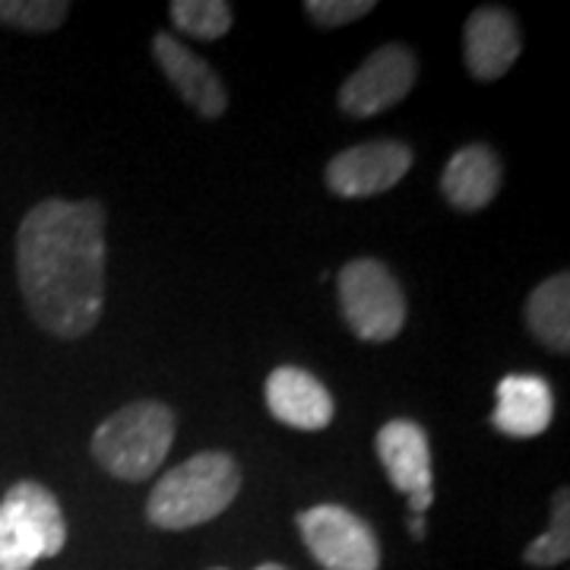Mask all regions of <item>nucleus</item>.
<instances>
[{"label": "nucleus", "instance_id": "nucleus-1", "mask_svg": "<svg viewBox=\"0 0 570 570\" xmlns=\"http://www.w3.org/2000/svg\"><path fill=\"white\" fill-rule=\"evenodd\" d=\"M17 273L32 321L80 340L105 307V209L99 200H45L17 232Z\"/></svg>", "mask_w": 570, "mask_h": 570}, {"label": "nucleus", "instance_id": "nucleus-21", "mask_svg": "<svg viewBox=\"0 0 570 570\" xmlns=\"http://www.w3.org/2000/svg\"><path fill=\"white\" fill-rule=\"evenodd\" d=\"M406 501H409V508H412V513H415V517H422V513L434 504V485H431V489L412 491V494H406Z\"/></svg>", "mask_w": 570, "mask_h": 570}, {"label": "nucleus", "instance_id": "nucleus-14", "mask_svg": "<svg viewBox=\"0 0 570 570\" xmlns=\"http://www.w3.org/2000/svg\"><path fill=\"white\" fill-rule=\"evenodd\" d=\"M0 504L13 510L22 523L32 530L45 558L61 554V549L67 546V520H63L58 498L45 485H39V482H17L13 489L7 491V498Z\"/></svg>", "mask_w": 570, "mask_h": 570}, {"label": "nucleus", "instance_id": "nucleus-12", "mask_svg": "<svg viewBox=\"0 0 570 570\" xmlns=\"http://www.w3.org/2000/svg\"><path fill=\"white\" fill-rule=\"evenodd\" d=\"M377 456L387 469L390 485L403 494L434 485L428 431L412 419H393L377 431Z\"/></svg>", "mask_w": 570, "mask_h": 570}, {"label": "nucleus", "instance_id": "nucleus-9", "mask_svg": "<svg viewBox=\"0 0 570 570\" xmlns=\"http://www.w3.org/2000/svg\"><path fill=\"white\" fill-rule=\"evenodd\" d=\"M266 406L273 419L298 431H321L333 422L336 403L330 390L305 367L283 365L266 377Z\"/></svg>", "mask_w": 570, "mask_h": 570}, {"label": "nucleus", "instance_id": "nucleus-22", "mask_svg": "<svg viewBox=\"0 0 570 570\" xmlns=\"http://www.w3.org/2000/svg\"><path fill=\"white\" fill-rule=\"evenodd\" d=\"M409 532L422 542V539H425V520H422V517H412V520H409Z\"/></svg>", "mask_w": 570, "mask_h": 570}, {"label": "nucleus", "instance_id": "nucleus-7", "mask_svg": "<svg viewBox=\"0 0 570 570\" xmlns=\"http://www.w3.org/2000/svg\"><path fill=\"white\" fill-rule=\"evenodd\" d=\"M412 168V149L400 140H374L343 149L326 165V187L336 197H377L403 181Z\"/></svg>", "mask_w": 570, "mask_h": 570}, {"label": "nucleus", "instance_id": "nucleus-19", "mask_svg": "<svg viewBox=\"0 0 570 570\" xmlns=\"http://www.w3.org/2000/svg\"><path fill=\"white\" fill-rule=\"evenodd\" d=\"M70 13L63 0H0V22L26 32H51Z\"/></svg>", "mask_w": 570, "mask_h": 570}, {"label": "nucleus", "instance_id": "nucleus-24", "mask_svg": "<svg viewBox=\"0 0 570 570\" xmlns=\"http://www.w3.org/2000/svg\"><path fill=\"white\" fill-rule=\"evenodd\" d=\"M216 570H225V568H216Z\"/></svg>", "mask_w": 570, "mask_h": 570}, {"label": "nucleus", "instance_id": "nucleus-5", "mask_svg": "<svg viewBox=\"0 0 570 570\" xmlns=\"http://www.w3.org/2000/svg\"><path fill=\"white\" fill-rule=\"evenodd\" d=\"M298 532L314 561L326 570H381V542L358 513L317 504L298 513Z\"/></svg>", "mask_w": 570, "mask_h": 570}, {"label": "nucleus", "instance_id": "nucleus-11", "mask_svg": "<svg viewBox=\"0 0 570 570\" xmlns=\"http://www.w3.org/2000/svg\"><path fill=\"white\" fill-rule=\"evenodd\" d=\"M554 393L539 374H508L498 384V406L491 412V425L508 438H535L551 425Z\"/></svg>", "mask_w": 570, "mask_h": 570}, {"label": "nucleus", "instance_id": "nucleus-6", "mask_svg": "<svg viewBox=\"0 0 570 570\" xmlns=\"http://www.w3.org/2000/svg\"><path fill=\"white\" fill-rule=\"evenodd\" d=\"M419 61L406 45L390 41L377 48L340 89V108L352 118H374L400 105L412 92Z\"/></svg>", "mask_w": 570, "mask_h": 570}, {"label": "nucleus", "instance_id": "nucleus-8", "mask_svg": "<svg viewBox=\"0 0 570 570\" xmlns=\"http://www.w3.org/2000/svg\"><path fill=\"white\" fill-rule=\"evenodd\" d=\"M523 51L520 26L504 7H479L463 29V55L475 80H498Z\"/></svg>", "mask_w": 570, "mask_h": 570}, {"label": "nucleus", "instance_id": "nucleus-10", "mask_svg": "<svg viewBox=\"0 0 570 570\" xmlns=\"http://www.w3.org/2000/svg\"><path fill=\"white\" fill-rule=\"evenodd\" d=\"M153 55L165 70L168 82L181 92L184 102L190 105L200 118H219L228 108V96H225L219 73L204 58H197L184 41L168 32H159L153 39Z\"/></svg>", "mask_w": 570, "mask_h": 570}, {"label": "nucleus", "instance_id": "nucleus-13", "mask_svg": "<svg viewBox=\"0 0 570 570\" xmlns=\"http://www.w3.org/2000/svg\"><path fill=\"white\" fill-rule=\"evenodd\" d=\"M441 190L448 204L460 213L485 209L501 190V159L485 142H469L444 165Z\"/></svg>", "mask_w": 570, "mask_h": 570}, {"label": "nucleus", "instance_id": "nucleus-23", "mask_svg": "<svg viewBox=\"0 0 570 570\" xmlns=\"http://www.w3.org/2000/svg\"><path fill=\"white\" fill-rule=\"evenodd\" d=\"M257 570H288V568H283V564H261Z\"/></svg>", "mask_w": 570, "mask_h": 570}, {"label": "nucleus", "instance_id": "nucleus-18", "mask_svg": "<svg viewBox=\"0 0 570 570\" xmlns=\"http://www.w3.org/2000/svg\"><path fill=\"white\" fill-rule=\"evenodd\" d=\"M41 558L45 554L32 530L0 504V570H32Z\"/></svg>", "mask_w": 570, "mask_h": 570}, {"label": "nucleus", "instance_id": "nucleus-3", "mask_svg": "<svg viewBox=\"0 0 570 570\" xmlns=\"http://www.w3.org/2000/svg\"><path fill=\"white\" fill-rule=\"evenodd\" d=\"M171 444H175V412L156 400H140L118 409L96 428L92 456L115 479L142 482L163 466Z\"/></svg>", "mask_w": 570, "mask_h": 570}, {"label": "nucleus", "instance_id": "nucleus-16", "mask_svg": "<svg viewBox=\"0 0 570 570\" xmlns=\"http://www.w3.org/2000/svg\"><path fill=\"white\" fill-rule=\"evenodd\" d=\"M570 558V498L568 489L554 491L551 498V523L549 530L542 532L539 539H532L523 561L532 568H554L564 564Z\"/></svg>", "mask_w": 570, "mask_h": 570}, {"label": "nucleus", "instance_id": "nucleus-17", "mask_svg": "<svg viewBox=\"0 0 570 570\" xmlns=\"http://www.w3.org/2000/svg\"><path fill=\"white\" fill-rule=\"evenodd\" d=\"M171 22L181 29L184 36H194V39L216 41L223 39L225 32L232 29V7L223 0H175L168 7Z\"/></svg>", "mask_w": 570, "mask_h": 570}, {"label": "nucleus", "instance_id": "nucleus-2", "mask_svg": "<svg viewBox=\"0 0 570 570\" xmlns=\"http://www.w3.org/2000/svg\"><path fill=\"white\" fill-rule=\"evenodd\" d=\"M242 491V469L223 450H204L168 469L146 501V517L159 530H190L216 520Z\"/></svg>", "mask_w": 570, "mask_h": 570}, {"label": "nucleus", "instance_id": "nucleus-4", "mask_svg": "<svg viewBox=\"0 0 570 570\" xmlns=\"http://www.w3.org/2000/svg\"><path fill=\"white\" fill-rule=\"evenodd\" d=\"M340 307L365 343H387L406 324V295L381 261H352L340 273Z\"/></svg>", "mask_w": 570, "mask_h": 570}, {"label": "nucleus", "instance_id": "nucleus-15", "mask_svg": "<svg viewBox=\"0 0 570 570\" xmlns=\"http://www.w3.org/2000/svg\"><path fill=\"white\" fill-rule=\"evenodd\" d=\"M527 326L551 352H570V276L558 273L539 285L527 302Z\"/></svg>", "mask_w": 570, "mask_h": 570}, {"label": "nucleus", "instance_id": "nucleus-20", "mask_svg": "<svg viewBox=\"0 0 570 570\" xmlns=\"http://www.w3.org/2000/svg\"><path fill=\"white\" fill-rule=\"evenodd\" d=\"M371 10H374L371 0H307L305 3L307 17L317 26H326V29L362 20Z\"/></svg>", "mask_w": 570, "mask_h": 570}]
</instances>
